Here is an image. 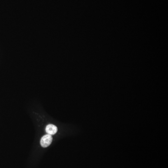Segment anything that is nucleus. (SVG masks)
<instances>
[{
  "label": "nucleus",
  "instance_id": "nucleus-2",
  "mask_svg": "<svg viewBox=\"0 0 168 168\" xmlns=\"http://www.w3.org/2000/svg\"><path fill=\"white\" fill-rule=\"evenodd\" d=\"M45 131L47 134L50 135H55L57 132V128L55 125L53 124H49L46 126Z\"/></svg>",
  "mask_w": 168,
  "mask_h": 168
},
{
  "label": "nucleus",
  "instance_id": "nucleus-1",
  "mask_svg": "<svg viewBox=\"0 0 168 168\" xmlns=\"http://www.w3.org/2000/svg\"><path fill=\"white\" fill-rule=\"evenodd\" d=\"M52 137L51 135L47 134L42 137L40 141L41 146L43 148H46L50 146L52 143Z\"/></svg>",
  "mask_w": 168,
  "mask_h": 168
}]
</instances>
